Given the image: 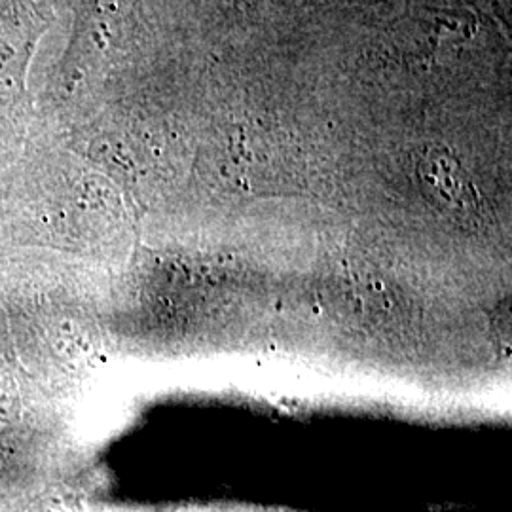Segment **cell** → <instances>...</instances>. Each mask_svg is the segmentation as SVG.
<instances>
[{"label":"cell","mask_w":512,"mask_h":512,"mask_svg":"<svg viewBox=\"0 0 512 512\" xmlns=\"http://www.w3.org/2000/svg\"><path fill=\"white\" fill-rule=\"evenodd\" d=\"M40 33L42 21L33 0H0V95L23 92L27 63Z\"/></svg>","instance_id":"cell-1"}]
</instances>
